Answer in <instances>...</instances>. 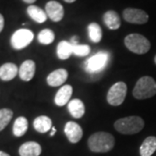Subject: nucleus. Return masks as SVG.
I'll list each match as a JSON object with an SVG mask.
<instances>
[{"instance_id":"1","label":"nucleus","mask_w":156,"mask_h":156,"mask_svg":"<svg viewBox=\"0 0 156 156\" xmlns=\"http://www.w3.org/2000/svg\"><path fill=\"white\" fill-rule=\"evenodd\" d=\"M88 146L94 153H107L113 149L115 137L108 132H96L89 138Z\"/></svg>"},{"instance_id":"2","label":"nucleus","mask_w":156,"mask_h":156,"mask_svg":"<svg viewBox=\"0 0 156 156\" xmlns=\"http://www.w3.org/2000/svg\"><path fill=\"white\" fill-rule=\"evenodd\" d=\"M145 126L141 117L128 116L117 120L114 127L117 132L122 134H135L140 132Z\"/></svg>"},{"instance_id":"3","label":"nucleus","mask_w":156,"mask_h":156,"mask_svg":"<svg viewBox=\"0 0 156 156\" xmlns=\"http://www.w3.org/2000/svg\"><path fill=\"white\" fill-rule=\"evenodd\" d=\"M156 95V82L151 76H145L136 82L133 89V95L138 100H144Z\"/></svg>"},{"instance_id":"4","label":"nucleus","mask_w":156,"mask_h":156,"mask_svg":"<svg viewBox=\"0 0 156 156\" xmlns=\"http://www.w3.org/2000/svg\"><path fill=\"white\" fill-rule=\"evenodd\" d=\"M124 44L131 52L138 55L147 53L151 47L149 40L144 36L137 33L128 35L124 39Z\"/></svg>"},{"instance_id":"5","label":"nucleus","mask_w":156,"mask_h":156,"mask_svg":"<svg viewBox=\"0 0 156 156\" xmlns=\"http://www.w3.org/2000/svg\"><path fill=\"white\" fill-rule=\"evenodd\" d=\"M109 59V54L107 51H100L89 57L85 62L84 68L87 72L90 74H95L102 71L107 66Z\"/></svg>"},{"instance_id":"6","label":"nucleus","mask_w":156,"mask_h":156,"mask_svg":"<svg viewBox=\"0 0 156 156\" xmlns=\"http://www.w3.org/2000/svg\"><path fill=\"white\" fill-rule=\"evenodd\" d=\"M127 84L123 82H118L110 87L107 94V101L112 106H120L127 95Z\"/></svg>"},{"instance_id":"7","label":"nucleus","mask_w":156,"mask_h":156,"mask_svg":"<svg viewBox=\"0 0 156 156\" xmlns=\"http://www.w3.org/2000/svg\"><path fill=\"white\" fill-rule=\"evenodd\" d=\"M34 34L27 29H20L15 31L11 39V46L15 50H22L27 47L32 42Z\"/></svg>"},{"instance_id":"8","label":"nucleus","mask_w":156,"mask_h":156,"mask_svg":"<svg viewBox=\"0 0 156 156\" xmlns=\"http://www.w3.org/2000/svg\"><path fill=\"white\" fill-rule=\"evenodd\" d=\"M123 18L126 22L134 24H144L148 21V14L136 8H126L123 11Z\"/></svg>"},{"instance_id":"9","label":"nucleus","mask_w":156,"mask_h":156,"mask_svg":"<svg viewBox=\"0 0 156 156\" xmlns=\"http://www.w3.org/2000/svg\"><path fill=\"white\" fill-rule=\"evenodd\" d=\"M64 133L71 143H77L83 138V131L81 126L75 122H68L64 127Z\"/></svg>"},{"instance_id":"10","label":"nucleus","mask_w":156,"mask_h":156,"mask_svg":"<svg viewBox=\"0 0 156 156\" xmlns=\"http://www.w3.org/2000/svg\"><path fill=\"white\" fill-rule=\"evenodd\" d=\"M45 12L53 22H60L64 16V9L60 3L49 1L45 5Z\"/></svg>"},{"instance_id":"11","label":"nucleus","mask_w":156,"mask_h":156,"mask_svg":"<svg viewBox=\"0 0 156 156\" xmlns=\"http://www.w3.org/2000/svg\"><path fill=\"white\" fill-rule=\"evenodd\" d=\"M68 71L64 69H58L50 73L47 77V83L51 87H58L67 80Z\"/></svg>"},{"instance_id":"12","label":"nucleus","mask_w":156,"mask_h":156,"mask_svg":"<svg viewBox=\"0 0 156 156\" xmlns=\"http://www.w3.org/2000/svg\"><path fill=\"white\" fill-rule=\"evenodd\" d=\"M36 72V64L32 60H26L23 62L18 70L19 76L24 82H29L34 77Z\"/></svg>"},{"instance_id":"13","label":"nucleus","mask_w":156,"mask_h":156,"mask_svg":"<svg viewBox=\"0 0 156 156\" xmlns=\"http://www.w3.org/2000/svg\"><path fill=\"white\" fill-rule=\"evenodd\" d=\"M20 156H39L42 153V147L36 141H27L19 147Z\"/></svg>"},{"instance_id":"14","label":"nucleus","mask_w":156,"mask_h":156,"mask_svg":"<svg viewBox=\"0 0 156 156\" xmlns=\"http://www.w3.org/2000/svg\"><path fill=\"white\" fill-rule=\"evenodd\" d=\"M73 93V88L70 85H64L59 89L55 96V103L57 106L62 107L69 102Z\"/></svg>"},{"instance_id":"15","label":"nucleus","mask_w":156,"mask_h":156,"mask_svg":"<svg viewBox=\"0 0 156 156\" xmlns=\"http://www.w3.org/2000/svg\"><path fill=\"white\" fill-rule=\"evenodd\" d=\"M18 70L17 65L12 62L4 63L0 67V79L3 81H11L16 77Z\"/></svg>"},{"instance_id":"16","label":"nucleus","mask_w":156,"mask_h":156,"mask_svg":"<svg viewBox=\"0 0 156 156\" xmlns=\"http://www.w3.org/2000/svg\"><path fill=\"white\" fill-rule=\"evenodd\" d=\"M68 109L71 116L76 119H80L85 114L84 103L80 99H73L68 103Z\"/></svg>"},{"instance_id":"17","label":"nucleus","mask_w":156,"mask_h":156,"mask_svg":"<svg viewBox=\"0 0 156 156\" xmlns=\"http://www.w3.org/2000/svg\"><path fill=\"white\" fill-rule=\"evenodd\" d=\"M33 126L36 131L41 134H44L48 132L50 128H52V121L50 117L46 115H41L37 117L34 120Z\"/></svg>"},{"instance_id":"18","label":"nucleus","mask_w":156,"mask_h":156,"mask_svg":"<svg viewBox=\"0 0 156 156\" xmlns=\"http://www.w3.org/2000/svg\"><path fill=\"white\" fill-rule=\"evenodd\" d=\"M103 22L109 30H118L121 26V18L115 11H108L103 15Z\"/></svg>"},{"instance_id":"19","label":"nucleus","mask_w":156,"mask_h":156,"mask_svg":"<svg viewBox=\"0 0 156 156\" xmlns=\"http://www.w3.org/2000/svg\"><path fill=\"white\" fill-rule=\"evenodd\" d=\"M156 151V137L148 136L144 140L140 147V156H152Z\"/></svg>"},{"instance_id":"20","label":"nucleus","mask_w":156,"mask_h":156,"mask_svg":"<svg viewBox=\"0 0 156 156\" xmlns=\"http://www.w3.org/2000/svg\"><path fill=\"white\" fill-rule=\"evenodd\" d=\"M27 13L30 17L35 22L43 23L47 20V14L44 10L37 5H30L27 8Z\"/></svg>"},{"instance_id":"21","label":"nucleus","mask_w":156,"mask_h":156,"mask_svg":"<svg viewBox=\"0 0 156 156\" xmlns=\"http://www.w3.org/2000/svg\"><path fill=\"white\" fill-rule=\"evenodd\" d=\"M56 54L59 59L66 60L73 54V45L70 42L61 41L56 48Z\"/></svg>"},{"instance_id":"22","label":"nucleus","mask_w":156,"mask_h":156,"mask_svg":"<svg viewBox=\"0 0 156 156\" xmlns=\"http://www.w3.org/2000/svg\"><path fill=\"white\" fill-rule=\"evenodd\" d=\"M13 134L17 137H21L28 130V121L25 117L20 116L16 119L13 124Z\"/></svg>"},{"instance_id":"23","label":"nucleus","mask_w":156,"mask_h":156,"mask_svg":"<svg viewBox=\"0 0 156 156\" xmlns=\"http://www.w3.org/2000/svg\"><path fill=\"white\" fill-rule=\"evenodd\" d=\"M88 32H89V39L95 43L97 44L99 43L101 38H102V30L101 26L96 23H91L88 26Z\"/></svg>"},{"instance_id":"24","label":"nucleus","mask_w":156,"mask_h":156,"mask_svg":"<svg viewBox=\"0 0 156 156\" xmlns=\"http://www.w3.org/2000/svg\"><path fill=\"white\" fill-rule=\"evenodd\" d=\"M37 39L39 43L42 44H50L55 40V34L50 29H44L39 32Z\"/></svg>"},{"instance_id":"25","label":"nucleus","mask_w":156,"mask_h":156,"mask_svg":"<svg viewBox=\"0 0 156 156\" xmlns=\"http://www.w3.org/2000/svg\"><path fill=\"white\" fill-rule=\"evenodd\" d=\"M13 116V112L9 108L0 109V131H2L11 122Z\"/></svg>"},{"instance_id":"26","label":"nucleus","mask_w":156,"mask_h":156,"mask_svg":"<svg viewBox=\"0 0 156 156\" xmlns=\"http://www.w3.org/2000/svg\"><path fill=\"white\" fill-rule=\"evenodd\" d=\"M90 53V47L87 44L73 45V54L77 56H86Z\"/></svg>"},{"instance_id":"27","label":"nucleus","mask_w":156,"mask_h":156,"mask_svg":"<svg viewBox=\"0 0 156 156\" xmlns=\"http://www.w3.org/2000/svg\"><path fill=\"white\" fill-rule=\"evenodd\" d=\"M4 26H5V19H4L3 15H2V14H0V32L3 30Z\"/></svg>"},{"instance_id":"28","label":"nucleus","mask_w":156,"mask_h":156,"mask_svg":"<svg viewBox=\"0 0 156 156\" xmlns=\"http://www.w3.org/2000/svg\"><path fill=\"white\" fill-rule=\"evenodd\" d=\"M70 43H71V44L72 45H76L78 44V37H73L71 40H70Z\"/></svg>"},{"instance_id":"29","label":"nucleus","mask_w":156,"mask_h":156,"mask_svg":"<svg viewBox=\"0 0 156 156\" xmlns=\"http://www.w3.org/2000/svg\"><path fill=\"white\" fill-rule=\"evenodd\" d=\"M23 1L26 4H33L34 2H36L37 0H23Z\"/></svg>"},{"instance_id":"30","label":"nucleus","mask_w":156,"mask_h":156,"mask_svg":"<svg viewBox=\"0 0 156 156\" xmlns=\"http://www.w3.org/2000/svg\"><path fill=\"white\" fill-rule=\"evenodd\" d=\"M52 131H51V133H50V136H54V134H56V128H54V127H52Z\"/></svg>"},{"instance_id":"31","label":"nucleus","mask_w":156,"mask_h":156,"mask_svg":"<svg viewBox=\"0 0 156 156\" xmlns=\"http://www.w3.org/2000/svg\"><path fill=\"white\" fill-rule=\"evenodd\" d=\"M0 156H10L8 154H6L5 152H3V151H0Z\"/></svg>"},{"instance_id":"32","label":"nucleus","mask_w":156,"mask_h":156,"mask_svg":"<svg viewBox=\"0 0 156 156\" xmlns=\"http://www.w3.org/2000/svg\"><path fill=\"white\" fill-rule=\"evenodd\" d=\"M64 1H65L66 3H74L76 0H64Z\"/></svg>"},{"instance_id":"33","label":"nucleus","mask_w":156,"mask_h":156,"mask_svg":"<svg viewBox=\"0 0 156 156\" xmlns=\"http://www.w3.org/2000/svg\"><path fill=\"white\" fill-rule=\"evenodd\" d=\"M154 62H155V64H156V55L155 56H154Z\"/></svg>"}]
</instances>
